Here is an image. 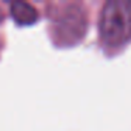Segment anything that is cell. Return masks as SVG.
Wrapping results in <instances>:
<instances>
[{
  "label": "cell",
  "instance_id": "1",
  "mask_svg": "<svg viewBox=\"0 0 131 131\" xmlns=\"http://www.w3.org/2000/svg\"><path fill=\"white\" fill-rule=\"evenodd\" d=\"M100 37L104 45L121 47L131 40V2L110 0L100 16Z\"/></svg>",
  "mask_w": 131,
  "mask_h": 131
},
{
  "label": "cell",
  "instance_id": "2",
  "mask_svg": "<svg viewBox=\"0 0 131 131\" xmlns=\"http://www.w3.org/2000/svg\"><path fill=\"white\" fill-rule=\"evenodd\" d=\"M88 28L85 10L75 3H69L58 13L54 20V34L57 42L71 45L82 40Z\"/></svg>",
  "mask_w": 131,
  "mask_h": 131
},
{
  "label": "cell",
  "instance_id": "3",
  "mask_svg": "<svg viewBox=\"0 0 131 131\" xmlns=\"http://www.w3.org/2000/svg\"><path fill=\"white\" fill-rule=\"evenodd\" d=\"M10 14L18 26H31L38 20V12L32 4L26 2H13L10 6Z\"/></svg>",
  "mask_w": 131,
  "mask_h": 131
},
{
  "label": "cell",
  "instance_id": "4",
  "mask_svg": "<svg viewBox=\"0 0 131 131\" xmlns=\"http://www.w3.org/2000/svg\"><path fill=\"white\" fill-rule=\"evenodd\" d=\"M3 18H4V14H3V13H2V10H0V23L3 21Z\"/></svg>",
  "mask_w": 131,
  "mask_h": 131
}]
</instances>
